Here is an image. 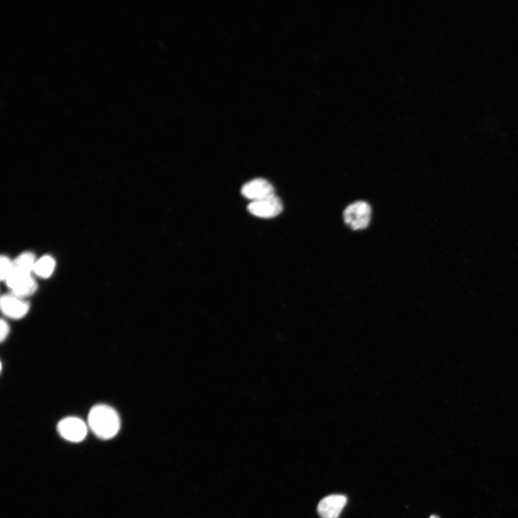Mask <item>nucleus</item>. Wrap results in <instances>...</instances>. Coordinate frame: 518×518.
I'll use <instances>...</instances> for the list:
<instances>
[{
  "instance_id": "nucleus-7",
  "label": "nucleus",
  "mask_w": 518,
  "mask_h": 518,
  "mask_svg": "<svg viewBox=\"0 0 518 518\" xmlns=\"http://www.w3.org/2000/svg\"><path fill=\"white\" fill-rule=\"evenodd\" d=\"M347 503V497L332 495L320 502L318 512L322 518H338Z\"/></svg>"
},
{
  "instance_id": "nucleus-9",
  "label": "nucleus",
  "mask_w": 518,
  "mask_h": 518,
  "mask_svg": "<svg viewBox=\"0 0 518 518\" xmlns=\"http://www.w3.org/2000/svg\"><path fill=\"white\" fill-rule=\"evenodd\" d=\"M36 259L31 253L20 255L14 262V267L20 271L30 273L33 271Z\"/></svg>"
},
{
  "instance_id": "nucleus-2",
  "label": "nucleus",
  "mask_w": 518,
  "mask_h": 518,
  "mask_svg": "<svg viewBox=\"0 0 518 518\" xmlns=\"http://www.w3.org/2000/svg\"><path fill=\"white\" fill-rule=\"evenodd\" d=\"M371 209L366 202H357L350 204L344 212V220L354 230L366 228L370 222Z\"/></svg>"
},
{
  "instance_id": "nucleus-13",
  "label": "nucleus",
  "mask_w": 518,
  "mask_h": 518,
  "mask_svg": "<svg viewBox=\"0 0 518 518\" xmlns=\"http://www.w3.org/2000/svg\"><path fill=\"white\" fill-rule=\"evenodd\" d=\"M430 518H440V517L437 515H431Z\"/></svg>"
},
{
  "instance_id": "nucleus-6",
  "label": "nucleus",
  "mask_w": 518,
  "mask_h": 518,
  "mask_svg": "<svg viewBox=\"0 0 518 518\" xmlns=\"http://www.w3.org/2000/svg\"><path fill=\"white\" fill-rule=\"evenodd\" d=\"M241 193L252 202L275 195L273 186L264 179H256L249 182L242 187Z\"/></svg>"
},
{
  "instance_id": "nucleus-11",
  "label": "nucleus",
  "mask_w": 518,
  "mask_h": 518,
  "mask_svg": "<svg viewBox=\"0 0 518 518\" xmlns=\"http://www.w3.org/2000/svg\"><path fill=\"white\" fill-rule=\"evenodd\" d=\"M0 262H1V279L6 281L14 269V263L6 257H2Z\"/></svg>"
},
{
  "instance_id": "nucleus-3",
  "label": "nucleus",
  "mask_w": 518,
  "mask_h": 518,
  "mask_svg": "<svg viewBox=\"0 0 518 518\" xmlns=\"http://www.w3.org/2000/svg\"><path fill=\"white\" fill-rule=\"evenodd\" d=\"M88 427L82 419L68 417L58 423L57 430L59 435L66 440L80 443L85 439L88 433Z\"/></svg>"
},
{
  "instance_id": "nucleus-4",
  "label": "nucleus",
  "mask_w": 518,
  "mask_h": 518,
  "mask_svg": "<svg viewBox=\"0 0 518 518\" xmlns=\"http://www.w3.org/2000/svg\"><path fill=\"white\" fill-rule=\"evenodd\" d=\"M248 210L254 216L261 218H272L280 215L283 211L280 199L276 195L261 200L252 202Z\"/></svg>"
},
{
  "instance_id": "nucleus-8",
  "label": "nucleus",
  "mask_w": 518,
  "mask_h": 518,
  "mask_svg": "<svg viewBox=\"0 0 518 518\" xmlns=\"http://www.w3.org/2000/svg\"><path fill=\"white\" fill-rule=\"evenodd\" d=\"M55 261L53 258L46 256L37 261L33 271L43 278H48L55 269Z\"/></svg>"
},
{
  "instance_id": "nucleus-5",
  "label": "nucleus",
  "mask_w": 518,
  "mask_h": 518,
  "mask_svg": "<svg viewBox=\"0 0 518 518\" xmlns=\"http://www.w3.org/2000/svg\"><path fill=\"white\" fill-rule=\"evenodd\" d=\"M0 304H1L0 306H1L3 314L15 320L24 318L30 309L28 302L13 294L4 296Z\"/></svg>"
},
{
  "instance_id": "nucleus-10",
  "label": "nucleus",
  "mask_w": 518,
  "mask_h": 518,
  "mask_svg": "<svg viewBox=\"0 0 518 518\" xmlns=\"http://www.w3.org/2000/svg\"><path fill=\"white\" fill-rule=\"evenodd\" d=\"M37 290V284L35 281L32 276L30 278L24 281L23 283L19 285L18 287L12 290L13 295L23 298L31 295Z\"/></svg>"
},
{
  "instance_id": "nucleus-1",
  "label": "nucleus",
  "mask_w": 518,
  "mask_h": 518,
  "mask_svg": "<svg viewBox=\"0 0 518 518\" xmlns=\"http://www.w3.org/2000/svg\"><path fill=\"white\" fill-rule=\"evenodd\" d=\"M88 426L97 438L110 440L119 433L121 422L115 409L106 405H97L89 413Z\"/></svg>"
},
{
  "instance_id": "nucleus-12",
  "label": "nucleus",
  "mask_w": 518,
  "mask_h": 518,
  "mask_svg": "<svg viewBox=\"0 0 518 518\" xmlns=\"http://www.w3.org/2000/svg\"><path fill=\"white\" fill-rule=\"evenodd\" d=\"M0 339H1V341H4L10 333V326L8 323L5 321L4 320L1 321V324H0Z\"/></svg>"
}]
</instances>
